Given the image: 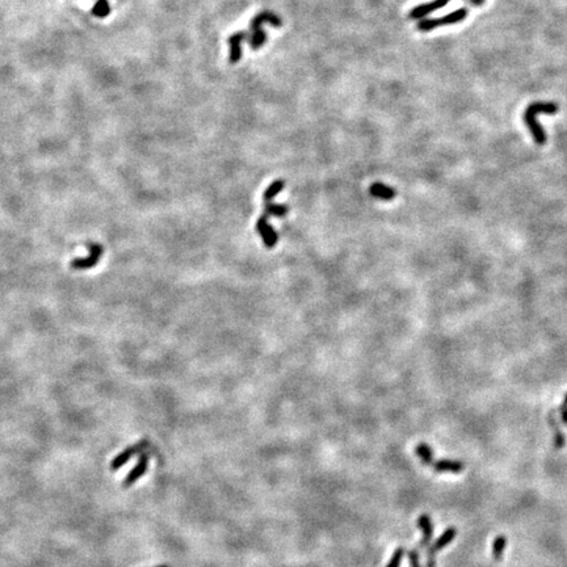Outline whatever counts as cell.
<instances>
[{
	"label": "cell",
	"mask_w": 567,
	"mask_h": 567,
	"mask_svg": "<svg viewBox=\"0 0 567 567\" xmlns=\"http://www.w3.org/2000/svg\"><path fill=\"white\" fill-rule=\"evenodd\" d=\"M418 526H419V529H421V532H423V536H424L423 540H421L420 542V546L423 547L428 546V544H430L431 540H432L433 537L432 519H431L427 513L420 515L418 519Z\"/></svg>",
	"instance_id": "12"
},
{
	"label": "cell",
	"mask_w": 567,
	"mask_h": 567,
	"mask_svg": "<svg viewBox=\"0 0 567 567\" xmlns=\"http://www.w3.org/2000/svg\"><path fill=\"white\" fill-rule=\"evenodd\" d=\"M563 404H566V406H567V395H566V397H564V403H563Z\"/></svg>",
	"instance_id": "25"
},
{
	"label": "cell",
	"mask_w": 567,
	"mask_h": 567,
	"mask_svg": "<svg viewBox=\"0 0 567 567\" xmlns=\"http://www.w3.org/2000/svg\"><path fill=\"white\" fill-rule=\"evenodd\" d=\"M288 210H289L288 205L275 204L273 201L264 202L263 216H265L267 218H269V217H284L287 216Z\"/></svg>",
	"instance_id": "13"
},
{
	"label": "cell",
	"mask_w": 567,
	"mask_h": 567,
	"mask_svg": "<svg viewBox=\"0 0 567 567\" xmlns=\"http://www.w3.org/2000/svg\"><path fill=\"white\" fill-rule=\"evenodd\" d=\"M156 567H170V566H166V564H162V566H156Z\"/></svg>",
	"instance_id": "26"
},
{
	"label": "cell",
	"mask_w": 567,
	"mask_h": 567,
	"mask_svg": "<svg viewBox=\"0 0 567 567\" xmlns=\"http://www.w3.org/2000/svg\"><path fill=\"white\" fill-rule=\"evenodd\" d=\"M409 559H410V566H411V567H421L420 557H419V554H418V552H416V550H410V552H409Z\"/></svg>",
	"instance_id": "21"
},
{
	"label": "cell",
	"mask_w": 567,
	"mask_h": 567,
	"mask_svg": "<svg viewBox=\"0 0 567 567\" xmlns=\"http://www.w3.org/2000/svg\"><path fill=\"white\" fill-rule=\"evenodd\" d=\"M255 227H256L257 234L260 235V238L263 239V243L265 244V247H268V249H273V247L277 244L278 234L276 233L273 226L269 225L268 218H267L265 216L261 214V217L257 220L256 226H255Z\"/></svg>",
	"instance_id": "6"
},
{
	"label": "cell",
	"mask_w": 567,
	"mask_h": 567,
	"mask_svg": "<svg viewBox=\"0 0 567 567\" xmlns=\"http://www.w3.org/2000/svg\"><path fill=\"white\" fill-rule=\"evenodd\" d=\"M403 554H404L403 547H398V549H395L392 559H390L389 563H387V566L386 567H399V564H401L402 562V558H403Z\"/></svg>",
	"instance_id": "19"
},
{
	"label": "cell",
	"mask_w": 567,
	"mask_h": 567,
	"mask_svg": "<svg viewBox=\"0 0 567 567\" xmlns=\"http://www.w3.org/2000/svg\"><path fill=\"white\" fill-rule=\"evenodd\" d=\"M264 24H271L273 27H281V19L271 11H263L257 13L251 20V37H250V46L251 49L257 50L263 46L267 41V34L263 29Z\"/></svg>",
	"instance_id": "2"
},
{
	"label": "cell",
	"mask_w": 567,
	"mask_h": 567,
	"mask_svg": "<svg viewBox=\"0 0 567 567\" xmlns=\"http://www.w3.org/2000/svg\"><path fill=\"white\" fill-rule=\"evenodd\" d=\"M149 459L150 457L147 453L142 454V456L139 457L137 465L130 470V473H129L128 475H126L125 480H123V487H130V486H133L138 480H139L140 476L146 473L147 468H149Z\"/></svg>",
	"instance_id": "9"
},
{
	"label": "cell",
	"mask_w": 567,
	"mask_h": 567,
	"mask_svg": "<svg viewBox=\"0 0 567 567\" xmlns=\"http://www.w3.org/2000/svg\"><path fill=\"white\" fill-rule=\"evenodd\" d=\"M369 193H370L371 196L375 197V199L383 200V201H390V200H393L395 196H397V190H395L394 188L389 187V185H386V184H382V183H375V184H371L370 188H369Z\"/></svg>",
	"instance_id": "11"
},
{
	"label": "cell",
	"mask_w": 567,
	"mask_h": 567,
	"mask_svg": "<svg viewBox=\"0 0 567 567\" xmlns=\"http://www.w3.org/2000/svg\"><path fill=\"white\" fill-rule=\"evenodd\" d=\"M285 188V180H282V179H278V180H275V182L272 183V184L269 185L268 188L265 189V192H264L263 194V200L264 202H271L273 201V199H275L276 196H277L278 193L281 192V190Z\"/></svg>",
	"instance_id": "15"
},
{
	"label": "cell",
	"mask_w": 567,
	"mask_h": 567,
	"mask_svg": "<svg viewBox=\"0 0 567 567\" xmlns=\"http://www.w3.org/2000/svg\"><path fill=\"white\" fill-rule=\"evenodd\" d=\"M427 567H435L436 566V561H435V550L431 547V549H428L427 552Z\"/></svg>",
	"instance_id": "22"
},
{
	"label": "cell",
	"mask_w": 567,
	"mask_h": 567,
	"mask_svg": "<svg viewBox=\"0 0 567 567\" xmlns=\"http://www.w3.org/2000/svg\"><path fill=\"white\" fill-rule=\"evenodd\" d=\"M90 254L87 257H79V259H75L70 263L71 269H75V271H85V269H91L99 263V260L101 259L102 254H104V249H102L101 244L99 243H91L90 244Z\"/></svg>",
	"instance_id": "4"
},
{
	"label": "cell",
	"mask_w": 567,
	"mask_h": 567,
	"mask_svg": "<svg viewBox=\"0 0 567 567\" xmlns=\"http://www.w3.org/2000/svg\"><path fill=\"white\" fill-rule=\"evenodd\" d=\"M449 2L450 0H432V2H430V3L420 4V6L415 7V8L410 12L409 17L412 19V20H420V19L426 17V16L432 13V12L445 7Z\"/></svg>",
	"instance_id": "7"
},
{
	"label": "cell",
	"mask_w": 567,
	"mask_h": 567,
	"mask_svg": "<svg viewBox=\"0 0 567 567\" xmlns=\"http://www.w3.org/2000/svg\"><path fill=\"white\" fill-rule=\"evenodd\" d=\"M415 452L416 454H418L419 458H420L426 465H431V464H433V452H432V448H431L430 445L421 442V444H419L418 447H416Z\"/></svg>",
	"instance_id": "17"
},
{
	"label": "cell",
	"mask_w": 567,
	"mask_h": 567,
	"mask_svg": "<svg viewBox=\"0 0 567 567\" xmlns=\"http://www.w3.org/2000/svg\"><path fill=\"white\" fill-rule=\"evenodd\" d=\"M507 546V538L506 536L499 535L498 537H495L494 542H492V557H494L495 561H500L502 557L504 554V550Z\"/></svg>",
	"instance_id": "16"
},
{
	"label": "cell",
	"mask_w": 567,
	"mask_h": 567,
	"mask_svg": "<svg viewBox=\"0 0 567 567\" xmlns=\"http://www.w3.org/2000/svg\"><path fill=\"white\" fill-rule=\"evenodd\" d=\"M466 16H468V8H458L454 12H452V13L445 15L444 17L424 19V20H420L418 23V29L421 30V32H430V30L435 29V28L459 23V21L465 20Z\"/></svg>",
	"instance_id": "3"
},
{
	"label": "cell",
	"mask_w": 567,
	"mask_h": 567,
	"mask_svg": "<svg viewBox=\"0 0 567 567\" xmlns=\"http://www.w3.org/2000/svg\"><path fill=\"white\" fill-rule=\"evenodd\" d=\"M485 3V0H470V4L473 6H482Z\"/></svg>",
	"instance_id": "24"
},
{
	"label": "cell",
	"mask_w": 567,
	"mask_h": 567,
	"mask_svg": "<svg viewBox=\"0 0 567 567\" xmlns=\"http://www.w3.org/2000/svg\"><path fill=\"white\" fill-rule=\"evenodd\" d=\"M561 415H562V420H563V423L567 424V406H566V404H563V406L561 407Z\"/></svg>",
	"instance_id": "23"
},
{
	"label": "cell",
	"mask_w": 567,
	"mask_h": 567,
	"mask_svg": "<svg viewBox=\"0 0 567 567\" xmlns=\"http://www.w3.org/2000/svg\"><path fill=\"white\" fill-rule=\"evenodd\" d=\"M552 424H553V428L556 430V442H554V445H556V448H562L564 445V436L562 435V432H561V430H559L558 426H556V424H554L553 419H552Z\"/></svg>",
	"instance_id": "20"
},
{
	"label": "cell",
	"mask_w": 567,
	"mask_h": 567,
	"mask_svg": "<svg viewBox=\"0 0 567 567\" xmlns=\"http://www.w3.org/2000/svg\"><path fill=\"white\" fill-rule=\"evenodd\" d=\"M456 536H457L456 528H453V526H450V528H448V529H445L444 532L441 533V536H440V537L437 538V540H436V542H435V544H433L432 549L435 550V552H436V550H441V549H444L445 546H448V545H449L450 542H452V541H453L454 538H456Z\"/></svg>",
	"instance_id": "14"
},
{
	"label": "cell",
	"mask_w": 567,
	"mask_h": 567,
	"mask_svg": "<svg viewBox=\"0 0 567 567\" xmlns=\"http://www.w3.org/2000/svg\"><path fill=\"white\" fill-rule=\"evenodd\" d=\"M247 38V33L244 30H238L237 33L228 37V46H230V63H238L242 59V41Z\"/></svg>",
	"instance_id": "8"
},
{
	"label": "cell",
	"mask_w": 567,
	"mask_h": 567,
	"mask_svg": "<svg viewBox=\"0 0 567 567\" xmlns=\"http://www.w3.org/2000/svg\"><path fill=\"white\" fill-rule=\"evenodd\" d=\"M558 105L554 102H532L524 112V122L528 126L529 132L532 133V137L537 145H545L547 140V135L540 122L537 121V116L540 113L554 114L558 112Z\"/></svg>",
	"instance_id": "1"
},
{
	"label": "cell",
	"mask_w": 567,
	"mask_h": 567,
	"mask_svg": "<svg viewBox=\"0 0 567 567\" xmlns=\"http://www.w3.org/2000/svg\"><path fill=\"white\" fill-rule=\"evenodd\" d=\"M433 469L437 473L458 474L465 469V465L456 459H439V461L433 462Z\"/></svg>",
	"instance_id": "10"
},
{
	"label": "cell",
	"mask_w": 567,
	"mask_h": 567,
	"mask_svg": "<svg viewBox=\"0 0 567 567\" xmlns=\"http://www.w3.org/2000/svg\"><path fill=\"white\" fill-rule=\"evenodd\" d=\"M147 440H142L140 442H138V444L135 445H132V447H129L126 448V449H123L122 452H121L118 456L114 457L113 459H112L111 462V470H118V469L122 468L123 465H126L130 459L133 458V457L135 456V454L140 453V452H144L145 448L147 447Z\"/></svg>",
	"instance_id": "5"
},
{
	"label": "cell",
	"mask_w": 567,
	"mask_h": 567,
	"mask_svg": "<svg viewBox=\"0 0 567 567\" xmlns=\"http://www.w3.org/2000/svg\"><path fill=\"white\" fill-rule=\"evenodd\" d=\"M92 15L99 19H104L111 13V6L108 0H97L91 9Z\"/></svg>",
	"instance_id": "18"
}]
</instances>
